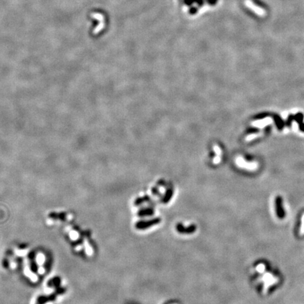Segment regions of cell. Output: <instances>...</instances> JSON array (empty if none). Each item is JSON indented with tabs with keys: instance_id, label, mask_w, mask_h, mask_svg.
<instances>
[{
	"instance_id": "cell-4",
	"label": "cell",
	"mask_w": 304,
	"mask_h": 304,
	"mask_svg": "<svg viewBox=\"0 0 304 304\" xmlns=\"http://www.w3.org/2000/svg\"><path fill=\"white\" fill-rule=\"evenodd\" d=\"M197 227L194 225H191L189 226V227H184L182 224H179L177 226V229L178 230L180 233H186V234H190V233H193L196 230Z\"/></svg>"
},
{
	"instance_id": "cell-3",
	"label": "cell",
	"mask_w": 304,
	"mask_h": 304,
	"mask_svg": "<svg viewBox=\"0 0 304 304\" xmlns=\"http://www.w3.org/2000/svg\"><path fill=\"white\" fill-rule=\"evenodd\" d=\"M271 116H272V118L274 120V122L275 123V125L277 128V130L279 131H282L283 130V128H285V122L282 119L279 115L278 114H272Z\"/></svg>"
},
{
	"instance_id": "cell-6",
	"label": "cell",
	"mask_w": 304,
	"mask_h": 304,
	"mask_svg": "<svg viewBox=\"0 0 304 304\" xmlns=\"http://www.w3.org/2000/svg\"><path fill=\"white\" fill-rule=\"evenodd\" d=\"M293 120H294V115L293 114L289 115V116L287 117V118H286V120L285 122V125L287 126L288 128H290L291 126Z\"/></svg>"
},
{
	"instance_id": "cell-7",
	"label": "cell",
	"mask_w": 304,
	"mask_h": 304,
	"mask_svg": "<svg viewBox=\"0 0 304 304\" xmlns=\"http://www.w3.org/2000/svg\"><path fill=\"white\" fill-rule=\"evenodd\" d=\"M270 113H260V114H259L258 116H256V119L257 120H260V119H263V118H265L266 117H268L269 116H270Z\"/></svg>"
},
{
	"instance_id": "cell-1",
	"label": "cell",
	"mask_w": 304,
	"mask_h": 304,
	"mask_svg": "<svg viewBox=\"0 0 304 304\" xmlns=\"http://www.w3.org/2000/svg\"><path fill=\"white\" fill-rule=\"evenodd\" d=\"M160 222V218H154L147 221H140L136 224V228L138 229H145L154 226Z\"/></svg>"
},
{
	"instance_id": "cell-5",
	"label": "cell",
	"mask_w": 304,
	"mask_h": 304,
	"mask_svg": "<svg viewBox=\"0 0 304 304\" xmlns=\"http://www.w3.org/2000/svg\"><path fill=\"white\" fill-rule=\"evenodd\" d=\"M303 119H304V115L301 112H299L294 115V120L298 123L299 130L301 132H302V133H304Z\"/></svg>"
},
{
	"instance_id": "cell-2",
	"label": "cell",
	"mask_w": 304,
	"mask_h": 304,
	"mask_svg": "<svg viewBox=\"0 0 304 304\" xmlns=\"http://www.w3.org/2000/svg\"><path fill=\"white\" fill-rule=\"evenodd\" d=\"M275 207H276L277 216L279 218H283L285 216V211L282 206V198L278 196L275 199Z\"/></svg>"
},
{
	"instance_id": "cell-8",
	"label": "cell",
	"mask_w": 304,
	"mask_h": 304,
	"mask_svg": "<svg viewBox=\"0 0 304 304\" xmlns=\"http://www.w3.org/2000/svg\"><path fill=\"white\" fill-rule=\"evenodd\" d=\"M140 213H141V214H139V215H141V216H145V215H151V213H153V211H152L151 209H147V210L145 211V212L141 211V212H140Z\"/></svg>"
}]
</instances>
